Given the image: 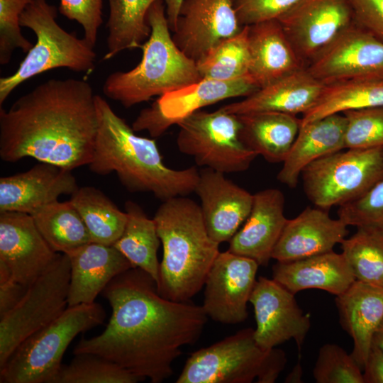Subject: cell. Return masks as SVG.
Masks as SVG:
<instances>
[{
  "instance_id": "obj_19",
  "label": "cell",
  "mask_w": 383,
  "mask_h": 383,
  "mask_svg": "<svg viewBox=\"0 0 383 383\" xmlns=\"http://www.w3.org/2000/svg\"><path fill=\"white\" fill-rule=\"evenodd\" d=\"M224 173L205 167L199 171L194 192L210 237L229 242L249 216L253 194L228 179Z\"/></svg>"
},
{
  "instance_id": "obj_40",
  "label": "cell",
  "mask_w": 383,
  "mask_h": 383,
  "mask_svg": "<svg viewBox=\"0 0 383 383\" xmlns=\"http://www.w3.org/2000/svg\"><path fill=\"white\" fill-rule=\"evenodd\" d=\"M343 113L347 120L345 149L383 146V106Z\"/></svg>"
},
{
  "instance_id": "obj_21",
  "label": "cell",
  "mask_w": 383,
  "mask_h": 383,
  "mask_svg": "<svg viewBox=\"0 0 383 383\" xmlns=\"http://www.w3.org/2000/svg\"><path fill=\"white\" fill-rule=\"evenodd\" d=\"M348 232V226L340 218H331L328 210L308 206L287 219L272 258L289 262L332 251Z\"/></svg>"
},
{
  "instance_id": "obj_23",
  "label": "cell",
  "mask_w": 383,
  "mask_h": 383,
  "mask_svg": "<svg viewBox=\"0 0 383 383\" xmlns=\"http://www.w3.org/2000/svg\"><path fill=\"white\" fill-rule=\"evenodd\" d=\"M324 86L305 67L259 88L241 101L220 109L235 115L265 111L303 115L316 104Z\"/></svg>"
},
{
  "instance_id": "obj_36",
  "label": "cell",
  "mask_w": 383,
  "mask_h": 383,
  "mask_svg": "<svg viewBox=\"0 0 383 383\" xmlns=\"http://www.w3.org/2000/svg\"><path fill=\"white\" fill-rule=\"evenodd\" d=\"M340 244L355 279L383 287V235L357 228Z\"/></svg>"
},
{
  "instance_id": "obj_18",
  "label": "cell",
  "mask_w": 383,
  "mask_h": 383,
  "mask_svg": "<svg viewBox=\"0 0 383 383\" xmlns=\"http://www.w3.org/2000/svg\"><path fill=\"white\" fill-rule=\"evenodd\" d=\"M30 214L0 212V262L17 282L28 287L56 260Z\"/></svg>"
},
{
  "instance_id": "obj_1",
  "label": "cell",
  "mask_w": 383,
  "mask_h": 383,
  "mask_svg": "<svg viewBox=\"0 0 383 383\" xmlns=\"http://www.w3.org/2000/svg\"><path fill=\"white\" fill-rule=\"evenodd\" d=\"M101 294L112 310L109 323L99 335L82 338L74 355H100L152 383L172 375L182 348L197 341L207 321L202 306L164 298L138 267L116 276Z\"/></svg>"
},
{
  "instance_id": "obj_39",
  "label": "cell",
  "mask_w": 383,
  "mask_h": 383,
  "mask_svg": "<svg viewBox=\"0 0 383 383\" xmlns=\"http://www.w3.org/2000/svg\"><path fill=\"white\" fill-rule=\"evenodd\" d=\"M338 216L348 226L383 235V178L358 199L339 206Z\"/></svg>"
},
{
  "instance_id": "obj_33",
  "label": "cell",
  "mask_w": 383,
  "mask_h": 383,
  "mask_svg": "<svg viewBox=\"0 0 383 383\" xmlns=\"http://www.w3.org/2000/svg\"><path fill=\"white\" fill-rule=\"evenodd\" d=\"M70 201L81 216L91 242L113 245L120 238L127 214L101 190L90 186L79 187Z\"/></svg>"
},
{
  "instance_id": "obj_17",
  "label": "cell",
  "mask_w": 383,
  "mask_h": 383,
  "mask_svg": "<svg viewBox=\"0 0 383 383\" xmlns=\"http://www.w3.org/2000/svg\"><path fill=\"white\" fill-rule=\"evenodd\" d=\"M243 28L232 0H183L172 37L179 50L196 62Z\"/></svg>"
},
{
  "instance_id": "obj_3",
  "label": "cell",
  "mask_w": 383,
  "mask_h": 383,
  "mask_svg": "<svg viewBox=\"0 0 383 383\" xmlns=\"http://www.w3.org/2000/svg\"><path fill=\"white\" fill-rule=\"evenodd\" d=\"M95 104L98 126L88 165L92 172H114L130 192H150L162 201L194 192L199 176L196 167H167L154 139L135 134L102 96L96 94Z\"/></svg>"
},
{
  "instance_id": "obj_47",
  "label": "cell",
  "mask_w": 383,
  "mask_h": 383,
  "mask_svg": "<svg viewBox=\"0 0 383 383\" xmlns=\"http://www.w3.org/2000/svg\"><path fill=\"white\" fill-rule=\"evenodd\" d=\"M165 5V13L170 30H175L179 9L183 0H162Z\"/></svg>"
},
{
  "instance_id": "obj_14",
  "label": "cell",
  "mask_w": 383,
  "mask_h": 383,
  "mask_svg": "<svg viewBox=\"0 0 383 383\" xmlns=\"http://www.w3.org/2000/svg\"><path fill=\"white\" fill-rule=\"evenodd\" d=\"M259 266L251 258L219 252L204 284L202 307L207 316L223 324L243 322Z\"/></svg>"
},
{
  "instance_id": "obj_26",
  "label": "cell",
  "mask_w": 383,
  "mask_h": 383,
  "mask_svg": "<svg viewBox=\"0 0 383 383\" xmlns=\"http://www.w3.org/2000/svg\"><path fill=\"white\" fill-rule=\"evenodd\" d=\"M346 126L347 120L343 113L301 124L294 143L277 174L278 181L294 188L302 171L309 164L345 149Z\"/></svg>"
},
{
  "instance_id": "obj_30",
  "label": "cell",
  "mask_w": 383,
  "mask_h": 383,
  "mask_svg": "<svg viewBox=\"0 0 383 383\" xmlns=\"http://www.w3.org/2000/svg\"><path fill=\"white\" fill-rule=\"evenodd\" d=\"M127 221L124 230L113 245L131 262L133 267L146 272L155 281L160 278L157 250L160 239L155 221L148 217L135 202L125 204Z\"/></svg>"
},
{
  "instance_id": "obj_20",
  "label": "cell",
  "mask_w": 383,
  "mask_h": 383,
  "mask_svg": "<svg viewBox=\"0 0 383 383\" xmlns=\"http://www.w3.org/2000/svg\"><path fill=\"white\" fill-rule=\"evenodd\" d=\"M72 170L39 162L28 171L0 178V212L33 214L43 206L72 195L79 188Z\"/></svg>"
},
{
  "instance_id": "obj_28",
  "label": "cell",
  "mask_w": 383,
  "mask_h": 383,
  "mask_svg": "<svg viewBox=\"0 0 383 383\" xmlns=\"http://www.w3.org/2000/svg\"><path fill=\"white\" fill-rule=\"evenodd\" d=\"M272 277L293 294L309 289L338 296L356 280L343 254L333 250L289 261L277 262Z\"/></svg>"
},
{
  "instance_id": "obj_29",
  "label": "cell",
  "mask_w": 383,
  "mask_h": 383,
  "mask_svg": "<svg viewBox=\"0 0 383 383\" xmlns=\"http://www.w3.org/2000/svg\"><path fill=\"white\" fill-rule=\"evenodd\" d=\"M245 145L270 163L283 162L299 133L301 118L279 112L238 115Z\"/></svg>"
},
{
  "instance_id": "obj_12",
  "label": "cell",
  "mask_w": 383,
  "mask_h": 383,
  "mask_svg": "<svg viewBox=\"0 0 383 383\" xmlns=\"http://www.w3.org/2000/svg\"><path fill=\"white\" fill-rule=\"evenodd\" d=\"M259 88L250 77L200 81L160 96L143 109L132 124L135 131H147L152 137L162 135L171 126L192 113L229 98L246 97Z\"/></svg>"
},
{
  "instance_id": "obj_34",
  "label": "cell",
  "mask_w": 383,
  "mask_h": 383,
  "mask_svg": "<svg viewBox=\"0 0 383 383\" xmlns=\"http://www.w3.org/2000/svg\"><path fill=\"white\" fill-rule=\"evenodd\" d=\"M31 216L43 238L56 252L66 254L91 242L81 216L70 201H56Z\"/></svg>"
},
{
  "instance_id": "obj_41",
  "label": "cell",
  "mask_w": 383,
  "mask_h": 383,
  "mask_svg": "<svg viewBox=\"0 0 383 383\" xmlns=\"http://www.w3.org/2000/svg\"><path fill=\"white\" fill-rule=\"evenodd\" d=\"M32 0H0V64L9 62L16 49L28 52L33 45L21 30L20 18Z\"/></svg>"
},
{
  "instance_id": "obj_42",
  "label": "cell",
  "mask_w": 383,
  "mask_h": 383,
  "mask_svg": "<svg viewBox=\"0 0 383 383\" xmlns=\"http://www.w3.org/2000/svg\"><path fill=\"white\" fill-rule=\"evenodd\" d=\"M103 0H60L59 11L70 20L75 21L84 30V38L93 47L102 24Z\"/></svg>"
},
{
  "instance_id": "obj_9",
  "label": "cell",
  "mask_w": 383,
  "mask_h": 383,
  "mask_svg": "<svg viewBox=\"0 0 383 383\" xmlns=\"http://www.w3.org/2000/svg\"><path fill=\"white\" fill-rule=\"evenodd\" d=\"M301 175L304 192L315 206H340L383 178V146L335 152L309 164Z\"/></svg>"
},
{
  "instance_id": "obj_2",
  "label": "cell",
  "mask_w": 383,
  "mask_h": 383,
  "mask_svg": "<svg viewBox=\"0 0 383 383\" xmlns=\"http://www.w3.org/2000/svg\"><path fill=\"white\" fill-rule=\"evenodd\" d=\"M91 84L52 79L0 109V157H32L73 170L92 159L98 121Z\"/></svg>"
},
{
  "instance_id": "obj_37",
  "label": "cell",
  "mask_w": 383,
  "mask_h": 383,
  "mask_svg": "<svg viewBox=\"0 0 383 383\" xmlns=\"http://www.w3.org/2000/svg\"><path fill=\"white\" fill-rule=\"evenodd\" d=\"M54 383H135L143 379L116 362L92 353L74 355Z\"/></svg>"
},
{
  "instance_id": "obj_25",
  "label": "cell",
  "mask_w": 383,
  "mask_h": 383,
  "mask_svg": "<svg viewBox=\"0 0 383 383\" xmlns=\"http://www.w3.org/2000/svg\"><path fill=\"white\" fill-rule=\"evenodd\" d=\"M249 77L263 87L305 68L277 18L248 26Z\"/></svg>"
},
{
  "instance_id": "obj_35",
  "label": "cell",
  "mask_w": 383,
  "mask_h": 383,
  "mask_svg": "<svg viewBox=\"0 0 383 383\" xmlns=\"http://www.w3.org/2000/svg\"><path fill=\"white\" fill-rule=\"evenodd\" d=\"M248 26L228 38L196 62L201 78L228 81L249 77Z\"/></svg>"
},
{
  "instance_id": "obj_38",
  "label": "cell",
  "mask_w": 383,
  "mask_h": 383,
  "mask_svg": "<svg viewBox=\"0 0 383 383\" xmlns=\"http://www.w3.org/2000/svg\"><path fill=\"white\" fill-rule=\"evenodd\" d=\"M317 383H364L362 368L336 344L321 347L313 370Z\"/></svg>"
},
{
  "instance_id": "obj_44",
  "label": "cell",
  "mask_w": 383,
  "mask_h": 383,
  "mask_svg": "<svg viewBox=\"0 0 383 383\" xmlns=\"http://www.w3.org/2000/svg\"><path fill=\"white\" fill-rule=\"evenodd\" d=\"M353 22L383 43V0H350Z\"/></svg>"
},
{
  "instance_id": "obj_6",
  "label": "cell",
  "mask_w": 383,
  "mask_h": 383,
  "mask_svg": "<svg viewBox=\"0 0 383 383\" xmlns=\"http://www.w3.org/2000/svg\"><path fill=\"white\" fill-rule=\"evenodd\" d=\"M57 9L46 0H32L20 18L21 26L30 28L36 42L18 69L0 79V105L26 80L55 68L90 73L95 67L96 55L84 38L67 32L57 22Z\"/></svg>"
},
{
  "instance_id": "obj_45",
  "label": "cell",
  "mask_w": 383,
  "mask_h": 383,
  "mask_svg": "<svg viewBox=\"0 0 383 383\" xmlns=\"http://www.w3.org/2000/svg\"><path fill=\"white\" fill-rule=\"evenodd\" d=\"M27 287L15 281L11 271L0 265V316L13 308L25 294Z\"/></svg>"
},
{
  "instance_id": "obj_46",
  "label": "cell",
  "mask_w": 383,
  "mask_h": 383,
  "mask_svg": "<svg viewBox=\"0 0 383 383\" xmlns=\"http://www.w3.org/2000/svg\"><path fill=\"white\" fill-rule=\"evenodd\" d=\"M362 370L364 383H383V350L372 344Z\"/></svg>"
},
{
  "instance_id": "obj_43",
  "label": "cell",
  "mask_w": 383,
  "mask_h": 383,
  "mask_svg": "<svg viewBox=\"0 0 383 383\" xmlns=\"http://www.w3.org/2000/svg\"><path fill=\"white\" fill-rule=\"evenodd\" d=\"M298 0H232L243 26L278 18Z\"/></svg>"
},
{
  "instance_id": "obj_8",
  "label": "cell",
  "mask_w": 383,
  "mask_h": 383,
  "mask_svg": "<svg viewBox=\"0 0 383 383\" xmlns=\"http://www.w3.org/2000/svg\"><path fill=\"white\" fill-rule=\"evenodd\" d=\"M286 362L282 350L261 348L248 328L192 353L176 382L274 383Z\"/></svg>"
},
{
  "instance_id": "obj_48",
  "label": "cell",
  "mask_w": 383,
  "mask_h": 383,
  "mask_svg": "<svg viewBox=\"0 0 383 383\" xmlns=\"http://www.w3.org/2000/svg\"><path fill=\"white\" fill-rule=\"evenodd\" d=\"M372 344L383 350V321L373 335Z\"/></svg>"
},
{
  "instance_id": "obj_13",
  "label": "cell",
  "mask_w": 383,
  "mask_h": 383,
  "mask_svg": "<svg viewBox=\"0 0 383 383\" xmlns=\"http://www.w3.org/2000/svg\"><path fill=\"white\" fill-rule=\"evenodd\" d=\"M306 67L353 23L350 0H298L278 18Z\"/></svg>"
},
{
  "instance_id": "obj_7",
  "label": "cell",
  "mask_w": 383,
  "mask_h": 383,
  "mask_svg": "<svg viewBox=\"0 0 383 383\" xmlns=\"http://www.w3.org/2000/svg\"><path fill=\"white\" fill-rule=\"evenodd\" d=\"M105 318L104 309L96 302L67 306L16 349L0 368V382L54 383L70 343L79 333L103 323Z\"/></svg>"
},
{
  "instance_id": "obj_10",
  "label": "cell",
  "mask_w": 383,
  "mask_h": 383,
  "mask_svg": "<svg viewBox=\"0 0 383 383\" xmlns=\"http://www.w3.org/2000/svg\"><path fill=\"white\" fill-rule=\"evenodd\" d=\"M70 262L60 253L10 311L0 316V368L28 337L50 324L68 306Z\"/></svg>"
},
{
  "instance_id": "obj_32",
  "label": "cell",
  "mask_w": 383,
  "mask_h": 383,
  "mask_svg": "<svg viewBox=\"0 0 383 383\" xmlns=\"http://www.w3.org/2000/svg\"><path fill=\"white\" fill-rule=\"evenodd\" d=\"M108 1L109 35L104 60H109L123 50L141 47L151 32L147 21L148 12L157 0Z\"/></svg>"
},
{
  "instance_id": "obj_22",
  "label": "cell",
  "mask_w": 383,
  "mask_h": 383,
  "mask_svg": "<svg viewBox=\"0 0 383 383\" xmlns=\"http://www.w3.org/2000/svg\"><path fill=\"white\" fill-rule=\"evenodd\" d=\"M284 202V196L278 189H266L253 194L250 213L229 241L228 250L267 266L287 221Z\"/></svg>"
},
{
  "instance_id": "obj_15",
  "label": "cell",
  "mask_w": 383,
  "mask_h": 383,
  "mask_svg": "<svg viewBox=\"0 0 383 383\" xmlns=\"http://www.w3.org/2000/svg\"><path fill=\"white\" fill-rule=\"evenodd\" d=\"M294 295L273 278L260 277L256 280L249 301L257 325L254 338L261 348L270 350L294 339L300 350L311 321L309 314L303 313Z\"/></svg>"
},
{
  "instance_id": "obj_4",
  "label": "cell",
  "mask_w": 383,
  "mask_h": 383,
  "mask_svg": "<svg viewBox=\"0 0 383 383\" xmlns=\"http://www.w3.org/2000/svg\"><path fill=\"white\" fill-rule=\"evenodd\" d=\"M185 196L162 201L153 217L163 247L157 291L174 301H188L201 290L219 253L200 205Z\"/></svg>"
},
{
  "instance_id": "obj_24",
  "label": "cell",
  "mask_w": 383,
  "mask_h": 383,
  "mask_svg": "<svg viewBox=\"0 0 383 383\" xmlns=\"http://www.w3.org/2000/svg\"><path fill=\"white\" fill-rule=\"evenodd\" d=\"M66 254L70 262L68 306L94 302L113 278L133 267L113 245L90 242Z\"/></svg>"
},
{
  "instance_id": "obj_16",
  "label": "cell",
  "mask_w": 383,
  "mask_h": 383,
  "mask_svg": "<svg viewBox=\"0 0 383 383\" xmlns=\"http://www.w3.org/2000/svg\"><path fill=\"white\" fill-rule=\"evenodd\" d=\"M306 69L324 84L383 78V43L353 22Z\"/></svg>"
},
{
  "instance_id": "obj_5",
  "label": "cell",
  "mask_w": 383,
  "mask_h": 383,
  "mask_svg": "<svg viewBox=\"0 0 383 383\" xmlns=\"http://www.w3.org/2000/svg\"><path fill=\"white\" fill-rule=\"evenodd\" d=\"M147 21L151 32L140 47V62L131 70L110 74L102 87L106 96L126 108L202 79L196 62L185 55L173 41L162 0L152 4Z\"/></svg>"
},
{
  "instance_id": "obj_31",
  "label": "cell",
  "mask_w": 383,
  "mask_h": 383,
  "mask_svg": "<svg viewBox=\"0 0 383 383\" xmlns=\"http://www.w3.org/2000/svg\"><path fill=\"white\" fill-rule=\"evenodd\" d=\"M383 106V78L350 79L325 84L312 109L302 115L301 124L324 116Z\"/></svg>"
},
{
  "instance_id": "obj_27",
  "label": "cell",
  "mask_w": 383,
  "mask_h": 383,
  "mask_svg": "<svg viewBox=\"0 0 383 383\" xmlns=\"http://www.w3.org/2000/svg\"><path fill=\"white\" fill-rule=\"evenodd\" d=\"M340 322L353 340L351 355L363 369L373 335L383 321V287L355 280L336 296Z\"/></svg>"
},
{
  "instance_id": "obj_11",
  "label": "cell",
  "mask_w": 383,
  "mask_h": 383,
  "mask_svg": "<svg viewBox=\"0 0 383 383\" xmlns=\"http://www.w3.org/2000/svg\"><path fill=\"white\" fill-rule=\"evenodd\" d=\"M177 125L179 150L193 157L199 166L224 174L243 172L257 156L240 140L238 115L221 109L213 112L199 110Z\"/></svg>"
}]
</instances>
